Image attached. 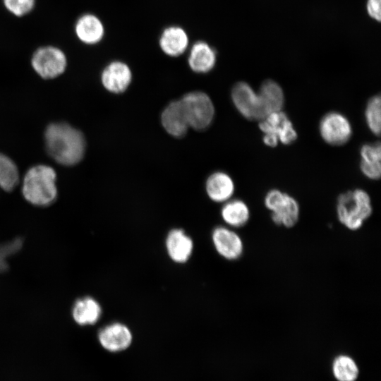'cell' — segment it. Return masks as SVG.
<instances>
[{
	"instance_id": "obj_21",
	"label": "cell",
	"mask_w": 381,
	"mask_h": 381,
	"mask_svg": "<svg viewBox=\"0 0 381 381\" xmlns=\"http://www.w3.org/2000/svg\"><path fill=\"white\" fill-rule=\"evenodd\" d=\"M221 217L229 226L239 228L248 223L250 212L248 206L243 200H229L222 207Z\"/></svg>"
},
{
	"instance_id": "obj_11",
	"label": "cell",
	"mask_w": 381,
	"mask_h": 381,
	"mask_svg": "<svg viewBox=\"0 0 381 381\" xmlns=\"http://www.w3.org/2000/svg\"><path fill=\"white\" fill-rule=\"evenodd\" d=\"M132 78V71L128 65L119 60L109 63L101 73V81L104 87L115 94L126 90Z\"/></svg>"
},
{
	"instance_id": "obj_25",
	"label": "cell",
	"mask_w": 381,
	"mask_h": 381,
	"mask_svg": "<svg viewBox=\"0 0 381 381\" xmlns=\"http://www.w3.org/2000/svg\"><path fill=\"white\" fill-rule=\"evenodd\" d=\"M36 0H3L5 8L17 17L30 13L35 6Z\"/></svg>"
},
{
	"instance_id": "obj_3",
	"label": "cell",
	"mask_w": 381,
	"mask_h": 381,
	"mask_svg": "<svg viewBox=\"0 0 381 381\" xmlns=\"http://www.w3.org/2000/svg\"><path fill=\"white\" fill-rule=\"evenodd\" d=\"M337 216L339 222L350 231L360 229L373 212L370 195L356 189L341 193L337 198Z\"/></svg>"
},
{
	"instance_id": "obj_15",
	"label": "cell",
	"mask_w": 381,
	"mask_h": 381,
	"mask_svg": "<svg viewBox=\"0 0 381 381\" xmlns=\"http://www.w3.org/2000/svg\"><path fill=\"white\" fill-rule=\"evenodd\" d=\"M188 64L197 73H206L214 67L217 52L207 42L198 40L188 48Z\"/></svg>"
},
{
	"instance_id": "obj_5",
	"label": "cell",
	"mask_w": 381,
	"mask_h": 381,
	"mask_svg": "<svg viewBox=\"0 0 381 381\" xmlns=\"http://www.w3.org/2000/svg\"><path fill=\"white\" fill-rule=\"evenodd\" d=\"M180 100L189 127L202 131L211 124L214 115V107L206 93L200 91L190 92Z\"/></svg>"
},
{
	"instance_id": "obj_6",
	"label": "cell",
	"mask_w": 381,
	"mask_h": 381,
	"mask_svg": "<svg viewBox=\"0 0 381 381\" xmlns=\"http://www.w3.org/2000/svg\"><path fill=\"white\" fill-rule=\"evenodd\" d=\"M35 71L44 79H53L61 75L67 66V58L60 48L46 45L37 49L31 59Z\"/></svg>"
},
{
	"instance_id": "obj_16",
	"label": "cell",
	"mask_w": 381,
	"mask_h": 381,
	"mask_svg": "<svg viewBox=\"0 0 381 381\" xmlns=\"http://www.w3.org/2000/svg\"><path fill=\"white\" fill-rule=\"evenodd\" d=\"M161 122L170 135L176 138L185 135L190 127L180 99L171 102L164 109Z\"/></svg>"
},
{
	"instance_id": "obj_18",
	"label": "cell",
	"mask_w": 381,
	"mask_h": 381,
	"mask_svg": "<svg viewBox=\"0 0 381 381\" xmlns=\"http://www.w3.org/2000/svg\"><path fill=\"white\" fill-rule=\"evenodd\" d=\"M258 94L262 119L272 112L281 111L284 102V95L278 83L272 80L264 81Z\"/></svg>"
},
{
	"instance_id": "obj_1",
	"label": "cell",
	"mask_w": 381,
	"mask_h": 381,
	"mask_svg": "<svg viewBox=\"0 0 381 381\" xmlns=\"http://www.w3.org/2000/svg\"><path fill=\"white\" fill-rule=\"evenodd\" d=\"M44 138L47 152L61 164H76L84 156L85 138L79 130L68 123L49 124L45 131Z\"/></svg>"
},
{
	"instance_id": "obj_24",
	"label": "cell",
	"mask_w": 381,
	"mask_h": 381,
	"mask_svg": "<svg viewBox=\"0 0 381 381\" xmlns=\"http://www.w3.org/2000/svg\"><path fill=\"white\" fill-rule=\"evenodd\" d=\"M380 96H373L368 101L365 116L369 129L376 135L380 133Z\"/></svg>"
},
{
	"instance_id": "obj_9",
	"label": "cell",
	"mask_w": 381,
	"mask_h": 381,
	"mask_svg": "<svg viewBox=\"0 0 381 381\" xmlns=\"http://www.w3.org/2000/svg\"><path fill=\"white\" fill-rule=\"evenodd\" d=\"M212 240L217 252L226 260H237L243 253L241 237L229 227L217 226L212 231Z\"/></svg>"
},
{
	"instance_id": "obj_8",
	"label": "cell",
	"mask_w": 381,
	"mask_h": 381,
	"mask_svg": "<svg viewBox=\"0 0 381 381\" xmlns=\"http://www.w3.org/2000/svg\"><path fill=\"white\" fill-rule=\"evenodd\" d=\"M231 99L243 116L250 120H262L258 94L248 83L239 82L235 84L231 90Z\"/></svg>"
},
{
	"instance_id": "obj_28",
	"label": "cell",
	"mask_w": 381,
	"mask_h": 381,
	"mask_svg": "<svg viewBox=\"0 0 381 381\" xmlns=\"http://www.w3.org/2000/svg\"><path fill=\"white\" fill-rule=\"evenodd\" d=\"M360 168L363 174L370 179H377L380 176V162L367 163L361 161Z\"/></svg>"
},
{
	"instance_id": "obj_7",
	"label": "cell",
	"mask_w": 381,
	"mask_h": 381,
	"mask_svg": "<svg viewBox=\"0 0 381 381\" xmlns=\"http://www.w3.org/2000/svg\"><path fill=\"white\" fill-rule=\"evenodd\" d=\"M319 129L322 139L332 145L346 143L352 134V128L348 119L338 112L325 114L320 122Z\"/></svg>"
},
{
	"instance_id": "obj_22",
	"label": "cell",
	"mask_w": 381,
	"mask_h": 381,
	"mask_svg": "<svg viewBox=\"0 0 381 381\" xmlns=\"http://www.w3.org/2000/svg\"><path fill=\"white\" fill-rule=\"evenodd\" d=\"M18 171L11 159L0 153V187L6 192L12 191L19 180Z\"/></svg>"
},
{
	"instance_id": "obj_14",
	"label": "cell",
	"mask_w": 381,
	"mask_h": 381,
	"mask_svg": "<svg viewBox=\"0 0 381 381\" xmlns=\"http://www.w3.org/2000/svg\"><path fill=\"white\" fill-rule=\"evenodd\" d=\"M74 31L77 38L86 45L99 44L105 35V28L102 20L90 13H84L77 19Z\"/></svg>"
},
{
	"instance_id": "obj_13",
	"label": "cell",
	"mask_w": 381,
	"mask_h": 381,
	"mask_svg": "<svg viewBox=\"0 0 381 381\" xmlns=\"http://www.w3.org/2000/svg\"><path fill=\"white\" fill-rule=\"evenodd\" d=\"M260 130L265 133H272L278 137L279 140L285 145L295 141L297 133L286 114L282 111L272 112L261 120Z\"/></svg>"
},
{
	"instance_id": "obj_19",
	"label": "cell",
	"mask_w": 381,
	"mask_h": 381,
	"mask_svg": "<svg viewBox=\"0 0 381 381\" xmlns=\"http://www.w3.org/2000/svg\"><path fill=\"white\" fill-rule=\"evenodd\" d=\"M205 188L208 197L212 201L225 202L232 197L235 186L229 175L222 171H217L207 178Z\"/></svg>"
},
{
	"instance_id": "obj_29",
	"label": "cell",
	"mask_w": 381,
	"mask_h": 381,
	"mask_svg": "<svg viewBox=\"0 0 381 381\" xmlns=\"http://www.w3.org/2000/svg\"><path fill=\"white\" fill-rule=\"evenodd\" d=\"M367 11L369 16L377 20H380V0H368Z\"/></svg>"
},
{
	"instance_id": "obj_4",
	"label": "cell",
	"mask_w": 381,
	"mask_h": 381,
	"mask_svg": "<svg viewBox=\"0 0 381 381\" xmlns=\"http://www.w3.org/2000/svg\"><path fill=\"white\" fill-rule=\"evenodd\" d=\"M264 203L271 212V219L276 225L291 228L298 222L300 216L299 205L289 194L272 189L267 193Z\"/></svg>"
},
{
	"instance_id": "obj_10",
	"label": "cell",
	"mask_w": 381,
	"mask_h": 381,
	"mask_svg": "<svg viewBox=\"0 0 381 381\" xmlns=\"http://www.w3.org/2000/svg\"><path fill=\"white\" fill-rule=\"evenodd\" d=\"M98 340L105 350L117 353L127 349L131 346L133 335L126 325L115 322L99 329Z\"/></svg>"
},
{
	"instance_id": "obj_12",
	"label": "cell",
	"mask_w": 381,
	"mask_h": 381,
	"mask_svg": "<svg viewBox=\"0 0 381 381\" xmlns=\"http://www.w3.org/2000/svg\"><path fill=\"white\" fill-rule=\"evenodd\" d=\"M189 42L186 30L176 25L164 28L158 40L161 51L170 57H179L185 53L190 47Z\"/></svg>"
},
{
	"instance_id": "obj_2",
	"label": "cell",
	"mask_w": 381,
	"mask_h": 381,
	"mask_svg": "<svg viewBox=\"0 0 381 381\" xmlns=\"http://www.w3.org/2000/svg\"><path fill=\"white\" fill-rule=\"evenodd\" d=\"M56 174L49 166L39 164L31 167L24 176L22 193L32 205L45 207L57 197Z\"/></svg>"
},
{
	"instance_id": "obj_27",
	"label": "cell",
	"mask_w": 381,
	"mask_h": 381,
	"mask_svg": "<svg viewBox=\"0 0 381 381\" xmlns=\"http://www.w3.org/2000/svg\"><path fill=\"white\" fill-rule=\"evenodd\" d=\"M361 155L363 162L367 163L380 162L381 149L380 143L364 145L361 149Z\"/></svg>"
},
{
	"instance_id": "obj_26",
	"label": "cell",
	"mask_w": 381,
	"mask_h": 381,
	"mask_svg": "<svg viewBox=\"0 0 381 381\" xmlns=\"http://www.w3.org/2000/svg\"><path fill=\"white\" fill-rule=\"evenodd\" d=\"M23 243V239L18 237L0 245V272H4L8 270L7 259L21 248Z\"/></svg>"
},
{
	"instance_id": "obj_20",
	"label": "cell",
	"mask_w": 381,
	"mask_h": 381,
	"mask_svg": "<svg viewBox=\"0 0 381 381\" xmlns=\"http://www.w3.org/2000/svg\"><path fill=\"white\" fill-rule=\"evenodd\" d=\"M74 321L80 326L92 325L100 318L102 308L99 302L90 296L78 298L72 307Z\"/></svg>"
},
{
	"instance_id": "obj_30",
	"label": "cell",
	"mask_w": 381,
	"mask_h": 381,
	"mask_svg": "<svg viewBox=\"0 0 381 381\" xmlns=\"http://www.w3.org/2000/svg\"><path fill=\"white\" fill-rule=\"evenodd\" d=\"M278 137L272 133H265L263 137L264 143L269 147H275L278 143Z\"/></svg>"
},
{
	"instance_id": "obj_23",
	"label": "cell",
	"mask_w": 381,
	"mask_h": 381,
	"mask_svg": "<svg viewBox=\"0 0 381 381\" xmlns=\"http://www.w3.org/2000/svg\"><path fill=\"white\" fill-rule=\"evenodd\" d=\"M333 373L339 381H354L358 375V367L349 356L341 355L333 363Z\"/></svg>"
},
{
	"instance_id": "obj_17",
	"label": "cell",
	"mask_w": 381,
	"mask_h": 381,
	"mask_svg": "<svg viewBox=\"0 0 381 381\" xmlns=\"http://www.w3.org/2000/svg\"><path fill=\"white\" fill-rule=\"evenodd\" d=\"M166 248L171 260L176 263H184L192 254L193 242L183 229H173L167 234Z\"/></svg>"
}]
</instances>
